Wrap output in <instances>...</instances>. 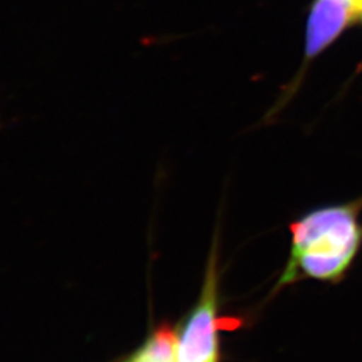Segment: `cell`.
<instances>
[{"label": "cell", "instance_id": "3957f363", "mask_svg": "<svg viewBox=\"0 0 362 362\" xmlns=\"http://www.w3.org/2000/svg\"><path fill=\"white\" fill-rule=\"evenodd\" d=\"M360 0H314L305 31V59L310 62L361 16Z\"/></svg>", "mask_w": 362, "mask_h": 362}, {"label": "cell", "instance_id": "5b68a950", "mask_svg": "<svg viewBox=\"0 0 362 362\" xmlns=\"http://www.w3.org/2000/svg\"><path fill=\"white\" fill-rule=\"evenodd\" d=\"M129 362H137V361H136V360H134V358H133V357H132V358H130V360H129Z\"/></svg>", "mask_w": 362, "mask_h": 362}, {"label": "cell", "instance_id": "277c9868", "mask_svg": "<svg viewBox=\"0 0 362 362\" xmlns=\"http://www.w3.org/2000/svg\"><path fill=\"white\" fill-rule=\"evenodd\" d=\"M179 334L169 326L157 329L141 350L133 356L137 362H176Z\"/></svg>", "mask_w": 362, "mask_h": 362}, {"label": "cell", "instance_id": "52a82bcc", "mask_svg": "<svg viewBox=\"0 0 362 362\" xmlns=\"http://www.w3.org/2000/svg\"><path fill=\"white\" fill-rule=\"evenodd\" d=\"M127 362H129V361H127Z\"/></svg>", "mask_w": 362, "mask_h": 362}, {"label": "cell", "instance_id": "6da1fadb", "mask_svg": "<svg viewBox=\"0 0 362 362\" xmlns=\"http://www.w3.org/2000/svg\"><path fill=\"white\" fill-rule=\"evenodd\" d=\"M362 197L315 208L290 224L291 250L275 291L302 279L338 284L362 246Z\"/></svg>", "mask_w": 362, "mask_h": 362}, {"label": "cell", "instance_id": "8992f818", "mask_svg": "<svg viewBox=\"0 0 362 362\" xmlns=\"http://www.w3.org/2000/svg\"><path fill=\"white\" fill-rule=\"evenodd\" d=\"M361 18H362V13H361Z\"/></svg>", "mask_w": 362, "mask_h": 362}, {"label": "cell", "instance_id": "7a4b0ae2", "mask_svg": "<svg viewBox=\"0 0 362 362\" xmlns=\"http://www.w3.org/2000/svg\"><path fill=\"white\" fill-rule=\"evenodd\" d=\"M216 243L208 258L200 298L177 337L176 362H219V275Z\"/></svg>", "mask_w": 362, "mask_h": 362}]
</instances>
